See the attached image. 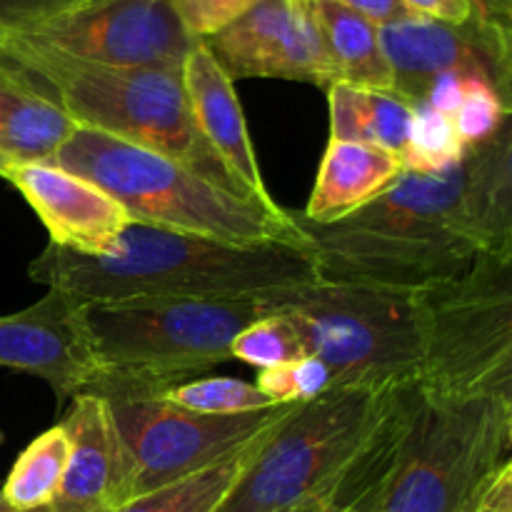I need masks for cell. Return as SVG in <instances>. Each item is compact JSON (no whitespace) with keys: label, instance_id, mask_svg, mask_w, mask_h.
Wrapping results in <instances>:
<instances>
[{"label":"cell","instance_id":"cell-9","mask_svg":"<svg viewBox=\"0 0 512 512\" xmlns=\"http://www.w3.org/2000/svg\"><path fill=\"white\" fill-rule=\"evenodd\" d=\"M280 313L305 355L328 365L333 385L418 380L425 353L418 290L320 280Z\"/></svg>","mask_w":512,"mask_h":512},{"label":"cell","instance_id":"cell-21","mask_svg":"<svg viewBox=\"0 0 512 512\" xmlns=\"http://www.w3.org/2000/svg\"><path fill=\"white\" fill-rule=\"evenodd\" d=\"M330 140L375 145L403 163L415 105L395 90L335 83L328 88Z\"/></svg>","mask_w":512,"mask_h":512},{"label":"cell","instance_id":"cell-26","mask_svg":"<svg viewBox=\"0 0 512 512\" xmlns=\"http://www.w3.org/2000/svg\"><path fill=\"white\" fill-rule=\"evenodd\" d=\"M468 148L460 140L450 115L418 103L410 123L408 148L403 155V170L410 173H438L453 168L465 158Z\"/></svg>","mask_w":512,"mask_h":512},{"label":"cell","instance_id":"cell-30","mask_svg":"<svg viewBox=\"0 0 512 512\" xmlns=\"http://www.w3.org/2000/svg\"><path fill=\"white\" fill-rule=\"evenodd\" d=\"M170 3L180 23L195 40H208L210 35L220 33L233 20L248 13L258 0H170Z\"/></svg>","mask_w":512,"mask_h":512},{"label":"cell","instance_id":"cell-36","mask_svg":"<svg viewBox=\"0 0 512 512\" xmlns=\"http://www.w3.org/2000/svg\"><path fill=\"white\" fill-rule=\"evenodd\" d=\"M338 512H365V510H363V508H360V505L350 503V505H343V508H340Z\"/></svg>","mask_w":512,"mask_h":512},{"label":"cell","instance_id":"cell-16","mask_svg":"<svg viewBox=\"0 0 512 512\" xmlns=\"http://www.w3.org/2000/svg\"><path fill=\"white\" fill-rule=\"evenodd\" d=\"M68 463L50 512H115L130 503V468L108 403L78 393L63 418Z\"/></svg>","mask_w":512,"mask_h":512},{"label":"cell","instance_id":"cell-24","mask_svg":"<svg viewBox=\"0 0 512 512\" xmlns=\"http://www.w3.org/2000/svg\"><path fill=\"white\" fill-rule=\"evenodd\" d=\"M68 463V435L63 425L40 433L23 453L5 478L0 500L18 512L48 508L63 483Z\"/></svg>","mask_w":512,"mask_h":512},{"label":"cell","instance_id":"cell-37","mask_svg":"<svg viewBox=\"0 0 512 512\" xmlns=\"http://www.w3.org/2000/svg\"><path fill=\"white\" fill-rule=\"evenodd\" d=\"M0 512H18V510H13V508H8V505L3 503V500H0ZM33 512H50L48 508H43V510H33Z\"/></svg>","mask_w":512,"mask_h":512},{"label":"cell","instance_id":"cell-15","mask_svg":"<svg viewBox=\"0 0 512 512\" xmlns=\"http://www.w3.org/2000/svg\"><path fill=\"white\" fill-rule=\"evenodd\" d=\"M0 368L40 378L60 400L85 393L95 363L78 325V305L58 290L13 315H0Z\"/></svg>","mask_w":512,"mask_h":512},{"label":"cell","instance_id":"cell-25","mask_svg":"<svg viewBox=\"0 0 512 512\" xmlns=\"http://www.w3.org/2000/svg\"><path fill=\"white\" fill-rule=\"evenodd\" d=\"M155 395L180 405V408L203 415H245L278 408L273 400L265 398L255 388V383H245V380L238 378L183 380V383H175L170 388L155 390Z\"/></svg>","mask_w":512,"mask_h":512},{"label":"cell","instance_id":"cell-8","mask_svg":"<svg viewBox=\"0 0 512 512\" xmlns=\"http://www.w3.org/2000/svg\"><path fill=\"white\" fill-rule=\"evenodd\" d=\"M430 398H512V255L478 253L458 278L418 290Z\"/></svg>","mask_w":512,"mask_h":512},{"label":"cell","instance_id":"cell-3","mask_svg":"<svg viewBox=\"0 0 512 512\" xmlns=\"http://www.w3.org/2000/svg\"><path fill=\"white\" fill-rule=\"evenodd\" d=\"M0 60L50 95L80 128L158 150L218 188L248 198L200 138L190 118L180 70L90 63L28 33L0 40Z\"/></svg>","mask_w":512,"mask_h":512},{"label":"cell","instance_id":"cell-34","mask_svg":"<svg viewBox=\"0 0 512 512\" xmlns=\"http://www.w3.org/2000/svg\"><path fill=\"white\" fill-rule=\"evenodd\" d=\"M468 512H512V460L495 473Z\"/></svg>","mask_w":512,"mask_h":512},{"label":"cell","instance_id":"cell-11","mask_svg":"<svg viewBox=\"0 0 512 512\" xmlns=\"http://www.w3.org/2000/svg\"><path fill=\"white\" fill-rule=\"evenodd\" d=\"M23 33L80 60L120 68L180 70L195 45L170 0H80Z\"/></svg>","mask_w":512,"mask_h":512},{"label":"cell","instance_id":"cell-31","mask_svg":"<svg viewBox=\"0 0 512 512\" xmlns=\"http://www.w3.org/2000/svg\"><path fill=\"white\" fill-rule=\"evenodd\" d=\"M80 0H0V40L35 28Z\"/></svg>","mask_w":512,"mask_h":512},{"label":"cell","instance_id":"cell-14","mask_svg":"<svg viewBox=\"0 0 512 512\" xmlns=\"http://www.w3.org/2000/svg\"><path fill=\"white\" fill-rule=\"evenodd\" d=\"M3 180L35 210L55 248L100 258L113 253L130 223L128 210L103 188L53 163H13Z\"/></svg>","mask_w":512,"mask_h":512},{"label":"cell","instance_id":"cell-35","mask_svg":"<svg viewBox=\"0 0 512 512\" xmlns=\"http://www.w3.org/2000/svg\"><path fill=\"white\" fill-rule=\"evenodd\" d=\"M343 505L338 503V498H318V500H310V503L300 505V508L288 510V512H338Z\"/></svg>","mask_w":512,"mask_h":512},{"label":"cell","instance_id":"cell-33","mask_svg":"<svg viewBox=\"0 0 512 512\" xmlns=\"http://www.w3.org/2000/svg\"><path fill=\"white\" fill-rule=\"evenodd\" d=\"M333 3H340L343 8L363 15L365 20H370V23L378 25V28L400 23V20L420 18V15H415L403 0H333Z\"/></svg>","mask_w":512,"mask_h":512},{"label":"cell","instance_id":"cell-1","mask_svg":"<svg viewBox=\"0 0 512 512\" xmlns=\"http://www.w3.org/2000/svg\"><path fill=\"white\" fill-rule=\"evenodd\" d=\"M28 273L75 305L268 298L300 293L323 280L305 240L225 243L135 220L113 253L95 258L48 243Z\"/></svg>","mask_w":512,"mask_h":512},{"label":"cell","instance_id":"cell-10","mask_svg":"<svg viewBox=\"0 0 512 512\" xmlns=\"http://www.w3.org/2000/svg\"><path fill=\"white\" fill-rule=\"evenodd\" d=\"M130 468V500L210 468L285 418L295 405L203 415L145 390H103Z\"/></svg>","mask_w":512,"mask_h":512},{"label":"cell","instance_id":"cell-4","mask_svg":"<svg viewBox=\"0 0 512 512\" xmlns=\"http://www.w3.org/2000/svg\"><path fill=\"white\" fill-rule=\"evenodd\" d=\"M295 295L78 305V325L98 370L85 393H155L228 363L235 338L248 325L280 313Z\"/></svg>","mask_w":512,"mask_h":512},{"label":"cell","instance_id":"cell-39","mask_svg":"<svg viewBox=\"0 0 512 512\" xmlns=\"http://www.w3.org/2000/svg\"><path fill=\"white\" fill-rule=\"evenodd\" d=\"M0 443H3V433H0Z\"/></svg>","mask_w":512,"mask_h":512},{"label":"cell","instance_id":"cell-22","mask_svg":"<svg viewBox=\"0 0 512 512\" xmlns=\"http://www.w3.org/2000/svg\"><path fill=\"white\" fill-rule=\"evenodd\" d=\"M323 38L338 83L393 90V68L380 45V28L333 0H303Z\"/></svg>","mask_w":512,"mask_h":512},{"label":"cell","instance_id":"cell-6","mask_svg":"<svg viewBox=\"0 0 512 512\" xmlns=\"http://www.w3.org/2000/svg\"><path fill=\"white\" fill-rule=\"evenodd\" d=\"M53 165L103 188L130 220L225 243L303 240L293 210L218 188L170 155L75 125Z\"/></svg>","mask_w":512,"mask_h":512},{"label":"cell","instance_id":"cell-19","mask_svg":"<svg viewBox=\"0 0 512 512\" xmlns=\"http://www.w3.org/2000/svg\"><path fill=\"white\" fill-rule=\"evenodd\" d=\"M73 128L50 95L0 60V155L10 165L50 163Z\"/></svg>","mask_w":512,"mask_h":512},{"label":"cell","instance_id":"cell-23","mask_svg":"<svg viewBox=\"0 0 512 512\" xmlns=\"http://www.w3.org/2000/svg\"><path fill=\"white\" fill-rule=\"evenodd\" d=\"M293 410H290V413H293ZM288 415H285V418H288ZM283 420H280V423H283ZM280 423H275L273 428L260 433L258 438H253L250 443H245L243 448H238L235 453H230L228 458L213 463L210 468H203L198 470V473L188 475V478H180L175 480V483L163 485V488H155L150 490V493L138 495V498H133L130 503H125L123 508L115 512H218L220 505H223L225 498L230 495V490H233L235 483L240 480V475H243L245 468L250 465V460L255 458V453L263 448L265 440L270 438V433H273Z\"/></svg>","mask_w":512,"mask_h":512},{"label":"cell","instance_id":"cell-27","mask_svg":"<svg viewBox=\"0 0 512 512\" xmlns=\"http://www.w3.org/2000/svg\"><path fill=\"white\" fill-rule=\"evenodd\" d=\"M303 355V340L283 313L268 315V318L248 325L230 348V358L253 365L258 370L275 368V365L290 363Z\"/></svg>","mask_w":512,"mask_h":512},{"label":"cell","instance_id":"cell-29","mask_svg":"<svg viewBox=\"0 0 512 512\" xmlns=\"http://www.w3.org/2000/svg\"><path fill=\"white\" fill-rule=\"evenodd\" d=\"M255 388L275 405H300L333 388V375L323 360L303 355L290 363L260 370Z\"/></svg>","mask_w":512,"mask_h":512},{"label":"cell","instance_id":"cell-7","mask_svg":"<svg viewBox=\"0 0 512 512\" xmlns=\"http://www.w3.org/2000/svg\"><path fill=\"white\" fill-rule=\"evenodd\" d=\"M403 385L343 383L295 405L218 512H288L310 500L340 498Z\"/></svg>","mask_w":512,"mask_h":512},{"label":"cell","instance_id":"cell-12","mask_svg":"<svg viewBox=\"0 0 512 512\" xmlns=\"http://www.w3.org/2000/svg\"><path fill=\"white\" fill-rule=\"evenodd\" d=\"M380 45L393 68V90L408 103H423L425 90L443 75L488 80L512 98L510 23L478 18L463 25L410 18L380 28Z\"/></svg>","mask_w":512,"mask_h":512},{"label":"cell","instance_id":"cell-2","mask_svg":"<svg viewBox=\"0 0 512 512\" xmlns=\"http://www.w3.org/2000/svg\"><path fill=\"white\" fill-rule=\"evenodd\" d=\"M320 278L425 290L458 278L480 253L468 225L465 158L438 173L403 170L383 195L338 223L293 213Z\"/></svg>","mask_w":512,"mask_h":512},{"label":"cell","instance_id":"cell-32","mask_svg":"<svg viewBox=\"0 0 512 512\" xmlns=\"http://www.w3.org/2000/svg\"><path fill=\"white\" fill-rule=\"evenodd\" d=\"M415 15L430 20H440V23L450 25H463L468 20L478 18V15H485V18H493V15L485 10L483 0H403ZM500 20V18H495ZM508 23V20H503Z\"/></svg>","mask_w":512,"mask_h":512},{"label":"cell","instance_id":"cell-38","mask_svg":"<svg viewBox=\"0 0 512 512\" xmlns=\"http://www.w3.org/2000/svg\"><path fill=\"white\" fill-rule=\"evenodd\" d=\"M8 165H10L8 160H5L3 155H0V178H3V175H5V170H8Z\"/></svg>","mask_w":512,"mask_h":512},{"label":"cell","instance_id":"cell-5","mask_svg":"<svg viewBox=\"0 0 512 512\" xmlns=\"http://www.w3.org/2000/svg\"><path fill=\"white\" fill-rule=\"evenodd\" d=\"M510 445L512 398H430L413 383L388 463L355 505L365 512H468L510 460Z\"/></svg>","mask_w":512,"mask_h":512},{"label":"cell","instance_id":"cell-17","mask_svg":"<svg viewBox=\"0 0 512 512\" xmlns=\"http://www.w3.org/2000/svg\"><path fill=\"white\" fill-rule=\"evenodd\" d=\"M185 100H188L190 118L198 128L200 138L218 155L235 183L243 188L248 198L263 205H278L265 185L260 173L258 155H255L253 138L248 133L243 105H240L235 83L223 65L215 60L203 40H195L180 68Z\"/></svg>","mask_w":512,"mask_h":512},{"label":"cell","instance_id":"cell-28","mask_svg":"<svg viewBox=\"0 0 512 512\" xmlns=\"http://www.w3.org/2000/svg\"><path fill=\"white\" fill-rule=\"evenodd\" d=\"M453 123L465 148H478L510 123V100L488 80L468 78Z\"/></svg>","mask_w":512,"mask_h":512},{"label":"cell","instance_id":"cell-13","mask_svg":"<svg viewBox=\"0 0 512 512\" xmlns=\"http://www.w3.org/2000/svg\"><path fill=\"white\" fill-rule=\"evenodd\" d=\"M203 43L233 83L278 78L325 90L338 83V73L303 0H258L248 13Z\"/></svg>","mask_w":512,"mask_h":512},{"label":"cell","instance_id":"cell-20","mask_svg":"<svg viewBox=\"0 0 512 512\" xmlns=\"http://www.w3.org/2000/svg\"><path fill=\"white\" fill-rule=\"evenodd\" d=\"M468 225L480 253L512 255V130L465 153Z\"/></svg>","mask_w":512,"mask_h":512},{"label":"cell","instance_id":"cell-18","mask_svg":"<svg viewBox=\"0 0 512 512\" xmlns=\"http://www.w3.org/2000/svg\"><path fill=\"white\" fill-rule=\"evenodd\" d=\"M403 175V163L375 145L328 140L308 205L300 210L310 223H338L373 203Z\"/></svg>","mask_w":512,"mask_h":512}]
</instances>
